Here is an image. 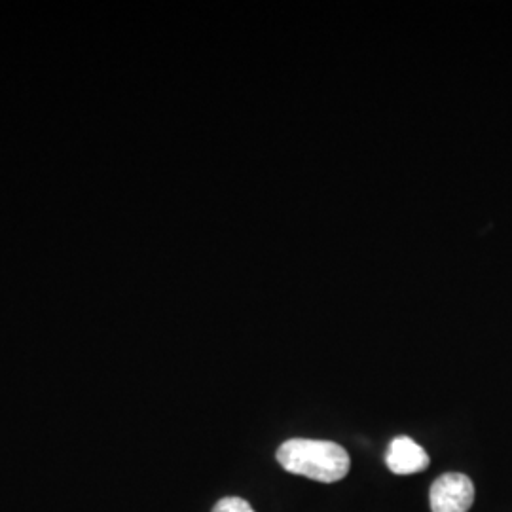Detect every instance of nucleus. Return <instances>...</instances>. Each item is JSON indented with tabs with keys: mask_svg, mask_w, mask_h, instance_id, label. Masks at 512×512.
<instances>
[{
	"mask_svg": "<svg viewBox=\"0 0 512 512\" xmlns=\"http://www.w3.org/2000/svg\"><path fill=\"white\" fill-rule=\"evenodd\" d=\"M387 467L395 475H414L429 467V454L410 437H397L387 450Z\"/></svg>",
	"mask_w": 512,
	"mask_h": 512,
	"instance_id": "nucleus-3",
	"label": "nucleus"
},
{
	"mask_svg": "<svg viewBox=\"0 0 512 512\" xmlns=\"http://www.w3.org/2000/svg\"><path fill=\"white\" fill-rule=\"evenodd\" d=\"M431 511L467 512L475 503V484L461 473L442 475L431 486Z\"/></svg>",
	"mask_w": 512,
	"mask_h": 512,
	"instance_id": "nucleus-2",
	"label": "nucleus"
},
{
	"mask_svg": "<svg viewBox=\"0 0 512 512\" xmlns=\"http://www.w3.org/2000/svg\"><path fill=\"white\" fill-rule=\"evenodd\" d=\"M277 461L293 475L332 484L348 475V452L330 440L291 439L277 450Z\"/></svg>",
	"mask_w": 512,
	"mask_h": 512,
	"instance_id": "nucleus-1",
	"label": "nucleus"
},
{
	"mask_svg": "<svg viewBox=\"0 0 512 512\" xmlns=\"http://www.w3.org/2000/svg\"><path fill=\"white\" fill-rule=\"evenodd\" d=\"M211 512H256L249 501L241 497H224L213 507Z\"/></svg>",
	"mask_w": 512,
	"mask_h": 512,
	"instance_id": "nucleus-4",
	"label": "nucleus"
}]
</instances>
